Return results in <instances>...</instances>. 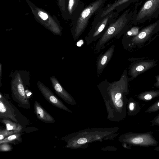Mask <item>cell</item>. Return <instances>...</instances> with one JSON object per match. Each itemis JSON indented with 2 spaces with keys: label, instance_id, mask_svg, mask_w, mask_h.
<instances>
[{
  "label": "cell",
  "instance_id": "obj_1",
  "mask_svg": "<svg viewBox=\"0 0 159 159\" xmlns=\"http://www.w3.org/2000/svg\"><path fill=\"white\" fill-rule=\"evenodd\" d=\"M10 76L12 98L19 107L30 108L28 97L32 95L29 90L30 87V72L26 70H16L11 71Z\"/></svg>",
  "mask_w": 159,
  "mask_h": 159
},
{
  "label": "cell",
  "instance_id": "obj_2",
  "mask_svg": "<svg viewBox=\"0 0 159 159\" xmlns=\"http://www.w3.org/2000/svg\"><path fill=\"white\" fill-rule=\"evenodd\" d=\"M134 9L129 8L123 12L109 26L98 41L94 44L93 48L96 52L104 49L107 43L112 39H118L129 29L133 24L132 18Z\"/></svg>",
  "mask_w": 159,
  "mask_h": 159
},
{
  "label": "cell",
  "instance_id": "obj_3",
  "mask_svg": "<svg viewBox=\"0 0 159 159\" xmlns=\"http://www.w3.org/2000/svg\"><path fill=\"white\" fill-rule=\"evenodd\" d=\"M106 0H96L91 2L81 11L78 18L72 22L71 35L73 39H77L84 32L90 18L103 7Z\"/></svg>",
  "mask_w": 159,
  "mask_h": 159
},
{
  "label": "cell",
  "instance_id": "obj_4",
  "mask_svg": "<svg viewBox=\"0 0 159 159\" xmlns=\"http://www.w3.org/2000/svg\"><path fill=\"white\" fill-rule=\"evenodd\" d=\"M139 3L137 2L134 9L133 23L135 25L143 23L154 18L159 15V0H147L137 11Z\"/></svg>",
  "mask_w": 159,
  "mask_h": 159
},
{
  "label": "cell",
  "instance_id": "obj_5",
  "mask_svg": "<svg viewBox=\"0 0 159 159\" xmlns=\"http://www.w3.org/2000/svg\"><path fill=\"white\" fill-rule=\"evenodd\" d=\"M119 13L112 11L100 21L92 24L91 29L85 36L86 43L89 45L99 39L105 32L111 24L118 17Z\"/></svg>",
  "mask_w": 159,
  "mask_h": 159
},
{
  "label": "cell",
  "instance_id": "obj_6",
  "mask_svg": "<svg viewBox=\"0 0 159 159\" xmlns=\"http://www.w3.org/2000/svg\"><path fill=\"white\" fill-rule=\"evenodd\" d=\"M139 0H116L113 3L109 4L103 7L97 13L92 24L100 21L111 11L115 10L119 13L133 3L137 2Z\"/></svg>",
  "mask_w": 159,
  "mask_h": 159
},
{
  "label": "cell",
  "instance_id": "obj_7",
  "mask_svg": "<svg viewBox=\"0 0 159 159\" xmlns=\"http://www.w3.org/2000/svg\"><path fill=\"white\" fill-rule=\"evenodd\" d=\"M153 132L150 131L132 133L128 139V142L132 145L138 146H155L157 145L158 142L153 136Z\"/></svg>",
  "mask_w": 159,
  "mask_h": 159
},
{
  "label": "cell",
  "instance_id": "obj_8",
  "mask_svg": "<svg viewBox=\"0 0 159 159\" xmlns=\"http://www.w3.org/2000/svg\"><path fill=\"white\" fill-rule=\"evenodd\" d=\"M9 96L0 92V119L11 120L18 123L15 107L8 99Z\"/></svg>",
  "mask_w": 159,
  "mask_h": 159
},
{
  "label": "cell",
  "instance_id": "obj_9",
  "mask_svg": "<svg viewBox=\"0 0 159 159\" xmlns=\"http://www.w3.org/2000/svg\"><path fill=\"white\" fill-rule=\"evenodd\" d=\"M37 86L43 96L51 104L61 109L69 111L62 102L43 83L38 81Z\"/></svg>",
  "mask_w": 159,
  "mask_h": 159
},
{
  "label": "cell",
  "instance_id": "obj_10",
  "mask_svg": "<svg viewBox=\"0 0 159 159\" xmlns=\"http://www.w3.org/2000/svg\"><path fill=\"white\" fill-rule=\"evenodd\" d=\"M115 45H113L103 53H101L98 58L96 66L97 74H102L113 56Z\"/></svg>",
  "mask_w": 159,
  "mask_h": 159
},
{
  "label": "cell",
  "instance_id": "obj_11",
  "mask_svg": "<svg viewBox=\"0 0 159 159\" xmlns=\"http://www.w3.org/2000/svg\"><path fill=\"white\" fill-rule=\"evenodd\" d=\"M84 3L81 0H68L67 5L68 18L74 21L84 8Z\"/></svg>",
  "mask_w": 159,
  "mask_h": 159
},
{
  "label": "cell",
  "instance_id": "obj_12",
  "mask_svg": "<svg viewBox=\"0 0 159 159\" xmlns=\"http://www.w3.org/2000/svg\"><path fill=\"white\" fill-rule=\"evenodd\" d=\"M49 79L56 93L66 102L70 103L72 100L71 97L63 88L56 77L52 76L50 77Z\"/></svg>",
  "mask_w": 159,
  "mask_h": 159
},
{
  "label": "cell",
  "instance_id": "obj_13",
  "mask_svg": "<svg viewBox=\"0 0 159 159\" xmlns=\"http://www.w3.org/2000/svg\"><path fill=\"white\" fill-rule=\"evenodd\" d=\"M34 110L37 118L42 122L48 123H52L55 122L53 117L36 101L34 102Z\"/></svg>",
  "mask_w": 159,
  "mask_h": 159
},
{
  "label": "cell",
  "instance_id": "obj_14",
  "mask_svg": "<svg viewBox=\"0 0 159 159\" xmlns=\"http://www.w3.org/2000/svg\"><path fill=\"white\" fill-rule=\"evenodd\" d=\"M0 122L5 125L6 126V129L9 130L21 131L23 128L22 126L18 123L10 120L0 119Z\"/></svg>",
  "mask_w": 159,
  "mask_h": 159
},
{
  "label": "cell",
  "instance_id": "obj_15",
  "mask_svg": "<svg viewBox=\"0 0 159 159\" xmlns=\"http://www.w3.org/2000/svg\"><path fill=\"white\" fill-rule=\"evenodd\" d=\"M20 132L12 134L0 140V144L5 143L16 144L18 143L22 142L21 133Z\"/></svg>",
  "mask_w": 159,
  "mask_h": 159
},
{
  "label": "cell",
  "instance_id": "obj_16",
  "mask_svg": "<svg viewBox=\"0 0 159 159\" xmlns=\"http://www.w3.org/2000/svg\"><path fill=\"white\" fill-rule=\"evenodd\" d=\"M159 95V92H152L142 93L138 96V98L141 100L147 101L152 100Z\"/></svg>",
  "mask_w": 159,
  "mask_h": 159
},
{
  "label": "cell",
  "instance_id": "obj_17",
  "mask_svg": "<svg viewBox=\"0 0 159 159\" xmlns=\"http://www.w3.org/2000/svg\"><path fill=\"white\" fill-rule=\"evenodd\" d=\"M129 108L130 111L132 112L133 115H134L137 114L141 110V107L139 103L134 101L130 102Z\"/></svg>",
  "mask_w": 159,
  "mask_h": 159
},
{
  "label": "cell",
  "instance_id": "obj_18",
  "mask_svg": "<svg viewBox=\"0 0 159 159\" xmlns=\"http://www.w3.org/2000/svg\"><path fill=\"white\" fill-rule=\"evenodd\" d=\"M20 131L15 130H9L7 129L0 130V141L7 137L15 133L20 132Z\"/></svg>",
  "mask_w": 159,
  "mask_h": 159
},
{
  "label": "cell",
  "instance_id": "obj_19",
  "mask_svg": "<svg viewBox=\"0 0 159 159\" xmlns=\"http://www.w3.org/2000/svg\"><path fill=\"white\" fill-rule=\"evenodd\" d=\"M159 110V99L149 107L146 111L145 113L155 112Z\"/></svg>",
  "mask_w": 159,
  "mask_h": 159
},
{
  "label": "cell",
  "instance_id": "obj_20",
  "mask_svg": "<svg viewBox=\"0 0 159 159\" xmlns=\"http://www.w3.org/2000/svg\"><path fill=\"white\" fill-rule=\"evenodd\" d=\"M12 150V146L8 143H2L0 144V151L8 152Z\"/></svg>",
  "mask_w": 159,
  "mask_h": 159
},
{
  "label": "cell",
  "instance_id": "obj_21",
  "mask_svg": "<svg viewBox=\"0 0 159 159\" xmlns=\"http://www.w3.org/2000/svg\"><path fill=\"white\" fill-rule=\"evenodd\" d=\"M152 126L157 125L159 126V114L152 120L149 122Z\"/></svg>",
  "mask_w": 159,
  "mask_h": 159
},
{
  "label": "cell",
  "instance_id": "obj_22",
  "mask_svg": "<svg viewBox=\"0 0 159 159\" xmlns=\"http://www.w3.org/2000/svg\"><path fill=\"white\" fill-rule=\"evenodd\" d=\"M38 14L39 16L42 20H46L48 19V16L46 13L41 11H39Z\"/></svg>",
  "mask_w": 159,
  "mask_h": 159
},
{
  "label": "cell",
  "instance_id": "obj_23",
  "mask_svg": "<svg viewBox=\"0 0 159 159\" xmlns=\"http://www.w3.org/2000/svg\"><path fill=\"white\" fill-rule=\"evenodd\" d=\"M115 101L116 105L117 107H121L123 106V102L121 99H115Z\"/></svg>",
  "mask_w": 159,
  "mask_h": 159
},
{
  "label": "cell",
  "instance_id": "obj_24",
  "mask_svg": "<svg viewBox=\"0 0 159 159\" xmlns=\"http://www.w3.org/2000/svg\"><path fill=\"white\" fill-rule=\"evenodd\" d=\"M87 140L85 138H81L79 139L77 141V143L79 144H84L86 143Z\"/></svg>",
  "mask_w": 159,
  "mask_h": 159
},
{
  "label": "cell",
  "instance_id": "obj_25",
  "mask_svg": "<svg viewBox=\"0 0 159 159\" xmlns=\"http://www.w3.org/2000/svg\"><path fill=\"white\" fill-rule=\"evenodd\" d=\"M2 65L0 63V87L2 86L1 80L2 79Z\"/></svg>",
  "mask_w": 159,
  "mask_h": 159
},
{
  "label": "cell",
  "instance_id": "obj_26",
  "mask_svg": "<svg viewBox=\"0 0 159 159\" xmlns=\"http://www.w3.org/2000/svg\"><path fill=\"white\" fill-rule=\"evenodd\" d=\"M121 93L120 92H118L116 94L115 96V99H119L121 98Z\"/></svg>",
  "mask_w": 159,
  "mask_h": 159
},
{
  "label": "cell",
  "instance_id": "obj_27",
  "mask_svg": "<svg viewBox=\"0 0 159 159\" xmlns=\"http://www.w3.org/2000/svg\"><path fill=\"white\" fill-rule=\"evenodd\" d=\"M144 69V67L142 66H139L136 68V70L139 71H142Z\"/></svg>",
  "mask_w": 159,
  "mask_h": 159
}]
</instances>
